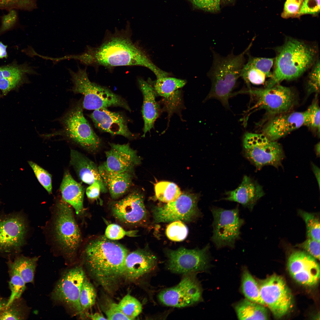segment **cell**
I'll return each mask as SVG.
<instances>
[{"mask_svg": "<svg viewBox=\"0 0 320 320\" xmlns=\"http://www.w3.org/2000/svg\"><path fill=\"white\" fill-rule=\"evenodd\" d=\"M128 250L105 236L90 241L84 251V263L90 275L105 290L111 292L124 279Z\"/></svg>", "mask_w": 320, "mask_h": 320, "instance_id": "cell-2", "label": "cell"}, {"mask_svg": "<svg viewBox=\"0 0 320 320\" xmlns=\"http://www.w3.org/2000/svg\"><path fill=\"white\" fill-rule=\"evenodd\" d=\"M30 311L22 297L11 302L8 297H4L0 294V320H26Z\"/></svg>", "mask_w": 320, "mask_h": 320, "instance_id": "cell-30", "label": "cell"}, {"mask_svg": "<svg viewBox=\"0 0 320 320\" xmlns=\"http://www.w3.org/2000/svg\"><path fill=\"white\" fill-rule=\"evenodd\" d=\"M12 260L25 282L33 283L38 257H30L20 254Z\"/></svg>", "mask_w": 320, "mask_h": 320, "instance_id": "cell-34", "label": "cell"}, {"mask_svg": "<svg viewBox=\"0 0 320 320\" xmlns=\"http://www.w3.org/2000/svg\"><path fill=\"white\" fill-rule=\"evenodd\" d=\"M252 45V42L237 55L232 52L226 56H223L212 50V63L207 74L211 81V87L205 100L215 99L225 108H229V99L241 77L245 63V56Z\"/></svg>", "mask_w": 320, "mask_h": 320, "instance_id": "cell-4", "label": "cell"}, {"mask_svg": "<svg viewBox=\"0 0 320 320\" xmlns=\"http://www.w3.org/2000/svg\"><path fill=\"white\" fill-rule=\"evenodd\" d=\"M96 293L94 287L86 276L82 283L79 297L80 305L83 312L95 303Z\"/></svg>", "mask_w": 320, "mask_h": 320, "instance_id": "cell-37", "label": "cell"}, {"mask_svg": "<svg viewBox=\"0 0 320 320\" xmlns=\"http://www.w3.org/2000/svg\"><path fill=\"white\" fill-rule=\"evenodd\" d=\"M7 46L0 42V58L7 56L6 48Z\"/></svg>", "mask_w": 320, "mask_h": 320, "instance_id": "cell-56", "label": "cell"}, {"mask_svg": "<svg viewBox=\"0 0 320 320\" xmlns=\"http://www.w3.org/2000/svg\"><path fill=\"white\" fill-rule=\"evenodd\" d=\"M138 83L143 98L142 112L144 122L143 136L144 137L153 127L159 116L160 108L156 100V93L149 81L140 78L138 79Z\"/></svg>", "mask_w": 320, "mask_h": 320, "instance_id": "cell-25", "label": "cell"}, {"mask_svg": "<svg viewBox=\"0 0 320 320\" xmlns=\"http://www.w3.org/2000/svg\"><path fill=\"white\" fill-rule=\"evenodd\" d=\"M76 59L86 66H102L108 68L116 67L140 66L151 71L156 78L166 76L153 63L146 52L132 40L127 31H116L108 36L96 47L87 46L83 52L77 54Z\"/></svg>", "mask_w": 320, "mask_h": 320, "instance_id": "cell-1", "label": "cell"}, {"mask_svg": "<svg viewBox=\"0 0 320 320\" xmlns=\"http://www.w3.org/2000/svg\"><path fill=\"white\" fill-rule=\"evenodd\" d=\"M320 241L308 238L304 241L298 245L307 253L316 259L320 260Z\"/></svg>", "mask_w": 320, "mask_h": 320, "instance_id": "cell-50", "label": "cell"}, {"mask_svg": "<svg viewBox=\"0 0 320 320\" xmlns=\"http://www.w3.org/2000/svg\"><path fill=\"white\" fill-rule=\"evenodd\" d=\"M320 9V0H304L295 17L306 14L317 15Z\"/></svg>", "mask_w": 320, "mask_h": 320, "instance_id": "cell-48", "label": "cell"}, {"mask_svg": "<svg viewBox=\"0 0 320 320\" xmlns=\"http://www.w3.org/2000/svg\"><path fill=\"white\" fill-rule=\"evenodd\" d=\"M235 309L239 320H267L268 319L267 310L263 305L246 299L236 304Z\"/></svg>", "mask_w": 320, "mask_h": 320, "instance_id": "cell-31", "label": "cell"}, {"mask_svg": "<svg viewBox=\"0 0 320 320\" xmlns=\"http://www.w3.org/2000/svg\"><path fill=\"white\" fill-rule=\"evenodd\" d=\"M264 194L262 186L245 175L236 188L226 192L227 196L224 199L237 202L251 210L257 201Z\"/></svg>", "mask_w": 320, "mask_h": 320, "instance_id": "cell-23", "label": "cell"}, {"mask_svg": "<svg viewBox=\"0 0 320 320\" xmlns=\"http://www.w3.org/2000/svg\"><path fill=\"white\" fill-rule=\"evenodd\" d=\"M245 92L256 98V103L252 109H263L273 116L289 111L296 101V95L292 89L279 84L264 88H249Z\"/></svg>", "mask_w": 320, "mask_h": 320, "instance_id": "cell-11", "label": "cell"}, {"mask_svg": "<svg viewBox=\"0 0 320 320\" xmlns=\"http://www.w3.org/2000/svg\"><path fill=\"white\" fill-rule=\"evenodd\" d=\"M166 235L170 240L180 241L185 239L188 233L187 226L181 221H173L167 227Z\"/></svg>", "mask_w": 320, "mask_h": 320, "instance_id": "cell-42", "label": "cell"}, {"mask_svg": "<svg viewBox=\"0 0 320 320\" xmlns=\"http://www.w3.org/2000/svg\"><path fill=\"white\" fill-rule=\"evenodd\" d=\"M300 214L304 221L308 238L320 241V222L319 218L312 213L301 211Z\"/></svg>", "mask_w": 320, "mask_h": 320, "instance_id": "cell-40", "label": "cell"}, {"mask_svg": "<svg viewBox=\"0 0 320 320\" xmlns=\"http://www.w3.org/2000/svg\"><path fill=\"white\" fill-rule=\"evenodd\" d=\"M241 288L246 299L265 305L260 295L259 284L246 268L244 269L242 273Z\"/></svg>", "mask_w": 320, "mask_h": 320, "instance_id": "cell-33", "label": "cell"}, {"mask_svg": "<svg viewBox=\"0 0 320 320\" xmlns=\"http://www.w3.org/2000/svg\"><path fill=\"white\" fill-rule=\"evenodd\" d=\"M105 308L104 312L107 320H129L121 311L118 304L109 301Z\"/></svg>", "mask_w": 320, "mask_h": 320, "instance_id": "cell-52", "label": "cell"}, {"mask_svg": "<svg viewBox=\"0 0 320 320\" xmlns=\"http://www.w3.org/2000/svg\"><path fill=\"white\" fill-rule=\"evenodd\" d=\"M28 163L39 182L48 193L51 194L52 190L51 175L35 162L30 161H28Z\"/></svg>", "mask_w": 320, "mask_h": 320, "instance_id": "cell-43", "label": "cell"}, {"mask_svg": "<svg viewBox=\"0 0 320 320\" xmlns=\"http://www.w3.org/2000/svg\"><path fill=\"white\" fill-rule=\"evenodd\" d=\"M209 248L208 244L201 249L181 247L168 250L167 268L173 273L184 274L206 271L209 266Z\"/></svg>", "mask_w": 320, "mask_h": 320, "instance_id": "cell-14", "label": "cell"}, {"mask_svg": "<svg viewBox=\"0 0 320 320\" xmlns=\"http://www.w3.org/2000/svg\"><path fill=\"white\" fill-rule=\"evenodd\" d=\"M137 232L136 231H126L119 225L111 224L107 227L105 232V236L110 240H117L122 239L126 235L135 236Z\"/></svg>", "mask_w": 320, "mask_h": 320, "instance_id": "cell-46", "label": "cell"}, {"mask_svg": "<svg viewBox=\"0 0 320 320\" xmlns=\"http://www.w3.org/2000/svg\"><path fill=\"white\" fill-rule=\"evenodd\" d=\"M261 297L275 318H280L293 305L291 292L284 279L276 274L262 280L259 284Z\"/></svg>", "mask_w": 320, "mask_h": 320, "instance_id": "cell-10", "label": "cell"}, {"mask_svg": "<svg viewBox=\"0 0 320 320\" xmlns=\"http://www.w3.org/2000/svg\"><path fill=\"white\" fill-rule=\"evenodd\" d=\"M156 257L150 251L139 249L128 253L125 263L124 279L135 281L153 270Z\"/></svg>", "mask_w": 320, "mask_h": 320, "instance_id": "cell-22", "label": "cell"}, {"mask_svg": "<svg viewBox=\"0 0 320 320\" xmlns=\"http://www.w3.org/2000/svg\"><path fill=\"white\" fill-rule=\"evenodd\" d=\"M71 207L62 199L56 203L54 214L53 238L66 259L72 261L81 241L80 230Z\"/></svg>", "mask_w": 320, "mask_h": 320, "instance_id": "cell-6", "label": "cell"}, {"mask_svg": "<svg viewBox=\"0 0 320 320\" xmlns=\"http://www.w3.org/2000/svg\"><path fill=\"white\" fill-rule=\"evenodd\" d=\"M37 0H0V9L31 11L37 8Z\"/></svg>", "mask_w": 320, "mask_h": 320, "instance_id": "cell-41", "label": "cell"}, {"mask_svg": "<svg viewBox=\"0 0 320 320\" xmlns=\"http://www.w3.org/2000/svg\"><path fill=\"white\" fill-rule=\"evenodd\" d=\"M27 73L38 75L31 67L7 66L0 67V89L5 94L15 88Z\"/></svg>", "mask_w": 320, "mask_h": 320, "instance_id": "cell-28", "label": "cell"}, {"mask_svg": "<svg viewBox=\"0 0 320 320\" xmlns=\"http://www.w3.org/2000/svg\"><path fill=\"white\" fill-rule=\"evenodd\" d=\"M320 107L317 100L315 99L308 108L303 111L304 126L320 132Z\"/></svg>", "mask_w": 320, "mask_h": 320, "instance_id": "cell-39", "label": "cell"}, {"mask_svg": "<svg viewBox=\"0 0 320 320\" xmlns=\"http://www.w3.org/2000/svg\"><path fill=\"white\" fill-rule=\"evenodd\" d=\"M27 230L25 220L19 214L0 217V256L13 260L20 255Z\"/></svg>", "mask_w": 320, "mask_h": 320, "instance_id": "cell-12", "label": "cell"}, {"mask_svg": "<svg viewBox=\"0 0 320 320\" xmlns=\"http://www.w3.org/2000/svg\"><path fill=\"white\" fill-rule=\"evenodd\" d=\"M195 7L204 10L215 12L220 9V0H188Z\"/></svg>", "mask_w": 320, "mask_h": 320, "instance_id": "cell-51", "label": "cell"}, {"mask_svg": "<svg viewBox=\"0 0 320 320\" xmlns=\"http://www.w3.org/2000/svg\"><path fill=\"white\" fill-rule=\"evenodd\" d=\"M89 117L95 127L101 131L128 138L133 136L128 129L126 119L118 113L103 108L94 110Z\"/></svg>", "mask_w": 320, "mask_h": 320, "instance_id": "cell-21", "label": "cell"}, {"mask_svg": "<svg viewBox=\"0 0 320 320\" xmlns=\"http://www.w3.org/2000/svg\"><path fill=\"white\" fill-rule=\"evenodd\" d=\"M243 147L244 156L257 170L267 165L278 168L281 165L284 157L281 145L262 133H246L243 137Z\"/></svg>", "mask_w": 320, "mask_h": 320, "instance_id": "cell-7", "label": "cell"}, {"mask_svg": "<svg viewBox=\"0 0 320 320\" xmlns=\"http://www.w3.org/2000/svg\"><path fill=\"white\" fill-rule=\"evenodd\" d=\"M101 192V188L100 184L95 182L87 188L86 193L87 197L89 199L97 200L100 196Z\"/></svg>", "mask_w": 320, "mask_h": 320, "instance_id": "cell-53", "label": "cell"}, {"mask_svg": "<svg viewBox=\"0 0 320 320\" xmlns=\"http://www.w3.org/2000/svg\"><path fill=\"white\" fill-rule=\"evenodd\" d=\"M68 70L73 84L71 91L84 96L83 108L95 110L116 106L130 111L129 106L123 98L107 88L91 81L89 78L86 68H82L78 65L76 72L70 68Z\"/></svg>", "mask_w": 320, "mask_h": 320, "instance_id": "cell-5", "label": "cell"}, {"mask_svg": "<svg viewBox=\"0 0 320 320\" xmlns=\"http://www.w3.org/2000/svg\"><path fill=\"white\" fill-rule=\"evenodd\" d=\"M82 104L75 105L61 118L62 129L61 133L86 149L97 151L100 147L101 140L84 117Z\"/></svg>", "mask_w": 320, "mask_h": 320, "instance_id": "cell-8", "label": "cell"}, {"mask_svg": "<svg viewBox=\"0 0 320 320\" xmlns=\"http://www.w3.org/2000/svg\"><path fill=\"white\" fill-rule=\"evenodd\" d=\"M154 190L156 198L166 203L175 200L182 193L176 184L167 181L157 183L154 186Z\"/></svg>", "mask_w": 320, "mask_h": 320, "instance_id": "cell-35", "label": "cell"}, {"mask_svg": "<svg viewBox=\"0 0 320 320\" xmlns=\"http://www.w3.org/2000/svg\"><path fill=\"white\" fill-rule=\"evenodd\" d=\"M111 209L114 217L119 221L131 225H139L147 220V212L143 197L135 191L123 199L114 202Z\"/></svg>", "mask_w": 320, "mask_h": 320, "instance_id": "cell-18", "label": "cell"}, {"mask_svg": "<svg viewBox=\"0 0 320 320\" xmlns=\"http://www.w3.org/2000/svg\"><path fill=\"white\" fill-rule=\"evenodd\" d=\"M70 163L81 181L89 185L97 182L100 185L101 192L105 193L108 191L98 167L94 162L77 151L71 150Z\"/></svg>", "mask_w": 320, "mask_h": 320, "instance_id": "cell-24", "label": "cell"}, {"mask_svg": "<svg viewBox=\"0 0 320 320\" xmlns=\"http://www.w3.org/2000/svg\"><path fill=\"white\" fill-rule=\"evenodd\" d=\"M287 267L292 277L301 285L311 287L319 281V264L306 252L299 251L292 253L288 259Z\"/></svg>", "mask_w": 320, "mask_h": 320, "instance_id": "cell-17", "label": "cell"}, {"mask_svg": "<svg viewBox=\"0 0 320 320\" xmlns=\"http://www.w3.org/2000/svg\"><path fill=\"white\" fill-rule=\"evenodd\" d=\"M186 83L183 79L167 76L157 79L153 86L156 95L164 98L169 104L180 98L178 89Z\"/></svg>", "mask_w": 320, "mask_h": 320, "instance_id": "cell-29", "label": "cell"}, {"mask_svg": "<svg viewBox=\"0 0 320 320\" xmlns=\"http://www.w3.org/2000/svg\"><path fill=\"white\" fill-rule=\"evenodd\" d=\"M241 77L249 87L250 83L256 85L263 84L265 82L266 78H268L263 72L247 63L243 67Z\"/></svg>", "mask_w": 320, "mask_h": 320, "instance_id": "cell-38", "label": "cell"}, {"mask_svg": "<svg viewBox=\"0 0 320 320\" xmlns=\"http://www.w3.org/2000/svg\"><path fill=\"white\" fill-rule=\"evenodd\" d=\"M8 268L9 279L8 287L11 294L8 297L11 302L22 297L26 290V283L24 281L16 268L12 260L8 259L6 262Z\"/></svg>", "mask_w": 320, "mask_h": 320, "instance_id": "cell-32", "label": "cell"}, {"mask_svg": "<svg viewBox=\"0 0 320 320\" xmlns=\"http://www.w3.org/2000/svg\"><path fill=\"white\" fill-rule=\"evenodd\" d=\"M60 190L62 199L74 209L77 215L83 214L84 209L83 188L68 172L64 174L60 186Z\"/></svg>", "mask_w": 320, "mask_h": 320, "instance_id": "cell-27", "label": "cell"}, {"mask_svg": "<svg viewBox=\"0 0 320 320\" xmlns=\"http://www.w3.org/2000/svg\"><path fill=\"white\" fill-rule=\"evenodd\" d=\"M211 212L213 218L211 240L218 249L225 247L234 248L244 223L239 217V208L228 210L214 207Z\"/></svg>", "mask_w": 320, "mask_h": 320, "instance_id": "cell-9", "label": "cell"}, {"mask_svg": "<svg viewBox=\"0 0 320 320\" xmlns=\"http://www.w3.org/2000/svg\"><path fill=\"white\" fill-rule=\"evenodd\" d=\"M225 0V1H230L231 0Z\"/></svg>", "mask_w": 320, "mask_h": 320, "instance_id": "cell-58", "label": "cell"}, {"mask_svg": "<svg viewBox=\"0 0 320 320\" xmlns=\"http://www.w3.org/2000/svg\"><path fill=\"white\" fill-rule=\"evenodd\" d=\"M304 0H286L281 17L285 19L295 17Z\"/></svg>", "mask_w": 320, "mask_h": 320, "instance_id": "cell-49", "label": "cell"}, {"mask_svg": "<svg viewBox=\"0 0 320 320\" xmlns=\"http://www.w3.org/2000/svg\"><path fill=\"white\" fill-rule=\"evenodd\" d=\"M195 273L185 274L177 285L161 291L158 296L160 301L165 305L178 308L199 302L201 299L202 291Z\"/></svg>", "mask_w": 320, "mask_h": 320, "instance_id": "cell-15", "label": "cell"}, {"mask_svg": "<svg viewBox=\"0 0 320 320\" xmlns=\"http://www.w3.org/2000/svg\"><path fill=\"white\" fill-rule=\"evenodd\" d=\"M312 171L315 176L316 180L320 188V169L316 165L313 163H311Z\"/></svg>", "mask_w": 320, "mask_h": 320, "instance_id": "cell-54", "label": "cell"}, {"mask_svg": "<svg viewBox=\"0 0 320 320\" xmlns=\"http://www.w3.org/2000/svg\"><path fill=\"white\" fill-rule=\"evenodd\" d=\"M17 9L9 10L8 13L0 17L1 24L0 27V34L9 30L17 24L19 17Z\"/></svg>", "mask_w": 320, "mask_h": 320, "instance_id": "cell-47", "label": "cell"}, {"mask_svg": "<svg viewBox=\"0 0 320 320\" xmlns=\"http://www.w3.org/2000/svg\"><path fill=\"white\" fill-rule=\"evenodd\" d=\"M320 142L316 144L315 147V150L317 156L319 157L320 155Z\"/></svg>", "mask_w": 320, "mask_h": 320, "instance_id": "cell-57", "label": "cell"}, {"mask_svg": "<svg viewBox=\"0 0 320 320\" xmlns=\"http://www.w3.org/2000/svg\"><path fill=\"white\" fill-rule=\"evenodd\" d=\"M199 198L196 194L181 193L175 200L155 207L153 211L155 222L192 220L199 215L197 207Z\"/></svg>", "mask_w": 320, "mask_h": 320, "instance_id": "cell-16", "label": "cell"}, {"mask_svg": "<svg viewBox=\"0 0 320 320\" xmlns=\"http://www.w3.org/2000/svg\"><path fill=\"white\" fill-rule=\"evenodd\" d=\"M110 145L109 149L105 152L104 166L113 171L134 173L135 167L141 162L136 151L128 143H110Z\"/></svg>", "mask_w": 320, "mask_h": 320, "instance_id": "cell-19", "label": "cell"}, {"mask_svg": "<svg viewBox=\"0 0 320 320\" xmlns=\"http://www.w3.org/2000/svg\"><path fill=\"white\" fill-rule=\"evenodd\" d=\"M98 168L104 185L113 199L123 195L132 185L134 173L113 171L108 169L103 164Z\"/></svg>", "mask_w": 320, "mask_h": 320, "instance_id": "cell-26", "label": "cell"}, {"mask_svg": "<svg viewBox=\"0 0 320 320\" xmlns=\"http://www.w3.org/2000/svg\"><path fill=\"white\" fill-rule=\"evenodd\" d=\"M276 52L273 71L265 87L297 78L313 66L318 59L317 47L289 37L276 49Z\"/></svg>", "mask_w": 320, "mask_h": 320, "instance_id": "cell-3", "label": "cell"}, {"mask_svg": "<svg viewBox=\"0 0 320 320\" xmlns=\"http://www.w3.org/2000/svg\"><path fill=\"white\" fill-rule=\"evenodd\" d=\"M118 305L121 312L129 320L135 319L142 310L140 302L129 294L125 296Z\"/></svg>", "mask_w": 320, "mask_h": 320, "instance_id": "cell-36", "label": "cell"}, {"mask_svg": "<svg viewBox=\"0 0 320 320\" xmlns=\"http://www.w3.org/2000/svg\"><path fill=\"white\" fill-rule=\"evenodd\" d=\"M248 52L247 53L248 59L247 64L260 70L266 74L268 78H270L272 75L271 70L274 64V59L254 57L249 55Z\"/></svg>", "mask_w": 320, "mask_h": 320, "instance_id": "cell-45", "label": "cell"}, {"mask_svg": "<svg viewBox=\"0 0 320 320\" xmlns=\"http://www.w3.org/2000/svg\"><path fill=\"white\" fill-rule=\"evenodd\" d=\"M303 112L289 111L274 116L263 127L262 133L276 141L304 126Z\"/></svg>", "mask_w": 320, "mask_h": 320, "instance_id": "cell-20", "label": "cell"}, {"mask_svg": "<svg viewBox=\"0 0 320 320\" xmlns=\"http://www.w3.org/2000/svg\"><path fill=\"white\" fill-rule=\"evenodd\" d=\"M320 62L317 59L308 76L307 90L308 94L318 93L320 91Z\"/></svg>", "mask_w": 320, "mask_h": 320, "instance_id": "cell-44", "label": "cell"}, {"mask_svg": "<svg viewBox=\"0 0 320 320\" xmlns=\"http://www.w3.org/2000/svg\"><path fill=\"white\" fill-rule=\"evenodd\" d=\"M86 275L82 268L76 266L67 270L56 283L52 298L63 303L76 314L83 313L79 302L81 286Z\"/></svg>", "mask_w": 320, "mask_h": 320, "instance_id": "cell-13", "label": "cell"}, {"mask_svg": "<svg viewBox=\"0 0 320 320\" xmlns=\"http://www.w3.org/2000/svg\"><path fill=\"white\" fill-rule=\"evenodd\" d=\"M87 315L92 320H107V318L105 317L102 314L98 313L92 314H87Z\"/></svg>", "mask_w": 320, "mask_h": 320, "instance_id": "cell-55", "label": "cell"}]
</instances>
